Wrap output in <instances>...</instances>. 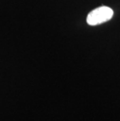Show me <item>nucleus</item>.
<instances>
[{
  "instance_id": "obj_1",
  "label": "nucleus",
  "mask_w": 120,
  "mask_h": 121,
  "mask_svg": "<svg viewBox=\"0 0 120 121\" xmlns=\"http://www.w3.org/2000/svg\"><path fill=\"white\" fill-rule=\"evenodd\" d=\"M114 12L110 7L101 6L92 10L87 17V22L91 26L103 24L112 19Z\"/></svg>"
}]
</instances>
